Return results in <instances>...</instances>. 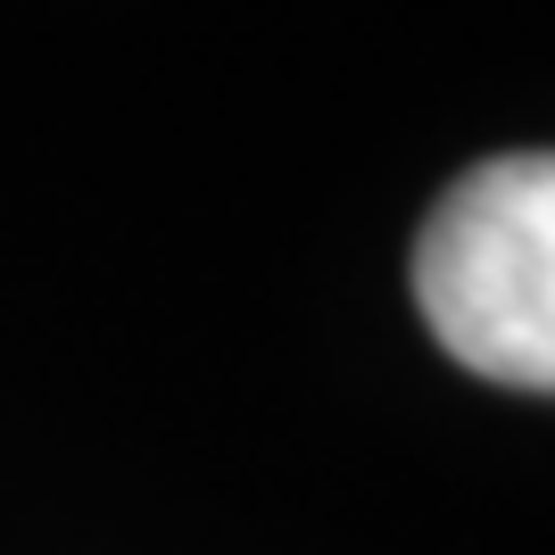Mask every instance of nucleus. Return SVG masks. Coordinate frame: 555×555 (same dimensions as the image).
<instances>
[{
	"mask_svg": "<svg viewBox=\"0 0 555 555\" xmlns=\"http://www.w3.org/2000/svg\"><path fill=\"white\" fill-rule=\"evenodd\" d=\"M415 307L481 382L555 398V150H506L440 191L415 241Z\"/></svg>",
	"mask_w": 555,
	"mask_h": 555,
	"instance_id": "nucleus-1",
	"label": "nucleus"
}]
</instances>
